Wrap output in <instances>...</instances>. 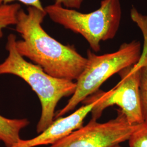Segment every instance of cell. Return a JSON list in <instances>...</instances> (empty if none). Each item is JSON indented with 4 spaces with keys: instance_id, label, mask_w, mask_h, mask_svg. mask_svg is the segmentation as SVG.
<instances>
[{
    "instance_id": "cell-3",
    "label": "cell",
    "mask_w": 147,
    "mask_h": 147,
    "mask_svg": "<svg viewBox=\"0 0 147 147\" xmlns=\"http://www.w3.org/2000/svg\"><path fill=\"white\" fill-rule=\"evenodd\" d=\"M44 9L54 22L84 37L95 52L100 51L101 42L116 36L121 18L120 0H102L98 9L88 13L56 3Z\"/></svg>"
},
{
    "instance_id": "cell-15",
    "label": "cell",
    "mask_w": 147,
    "mask_h": 147,
    "mask_svg": "<svg viewBox=\"0 0 147 147\" xmlns=\"http://www.w3.org/2000/svg\"><path fill=\"white\" fill-rule=\"evenodd\" d=\"M121 147L119 146V145H117V146H115V147Z\"/></svg>"
},
{
    "instance_id": "cell-14",
    "label": "cell",
    "mask_w": 147,
    "mask_h": 147,
    "mask_svg": "<svg viewBox=\"0 0 147 147\" xmlns=\"http://www.w3.org/2000/svg\"><path fill=\"white\" fill-rule=\"evenodd\" d=\"M84 0H55V3L62 5L64 7L73 9H79Z\"/></svg>"
},
{
    "instance_id": "cell-4",
    "label": "cell",
    "mask_w": 147,
    "mask_h": 147,
    "mask_svg": "<svg viewBox=\"0 0 147 147\" xmlns=\"http://www.w3.org/2000/svg\"><path fill=\"white\" fill-rule=\"evenodd\" d=\"M141 53V43L136 40L123 43L116 52L102 55H95L88 50L87 63L76 80L75 92L66 105L55 115V117H61L73 110L80 102L98 91L111 76L136 64Z\"/></svg>"
},
{
    "instance_id": "cell-8",
    "label": "cell",
    "mask_w": 147,
    "mask_h": 147,
    "mask_svg": "<svg viewBox=\"0 0 147 147\" xmlns=\"http://www.w3.org/2000/svg\"><path fill=\"white\" fill-rule=\"evenodd\" d=\"M30 121L26 118L10 119L0 115V140L5 147L16 145L22 139L20 136L21 130L28 126Z\"/></svg>"
},
{
    "instance_id": "cell-2",
    "label": "cell",
    "mask_w": 147,
    "mask_h": 147,
    "mask_svg": "<svg viewBox=\"0 0 147 147\" xmlns=\"http://www.w3.org/2000/svg\"><path fill=\"white\" fill-rule=\"evenodd\" d=\"M16 40L14 34L7 37L5 49L8 56L0 63V75L11 74L20 78L37 94L42 105L41 116L37 125L39 134L53 123L58 102L64 97L72 96L76 84L73 81L53 77L40 67L28 62L18 51Z\"/></svg>"
},
{
    "instance_id": "cell-16",
    "label": "cell",
    "mask_w": 147,
    "mask_h": 147,
    "mask_svg": "<svg viewBox=\"0 0 147 147\" xmlns=\"http://www.w3.org/2000/svg\"><path fill=\"white\" fill-rule=\"evenodd\" d=\"M0 141H1V140H0Z\"/></svg>"
},
{
    "instance_id": "cell-13",
    "label": "cell",
    "mask_w": 147,
    "mask_h": 147,
    "mask_svg": "<svg viewBox=\"0 0 147 147\" xmlns=\"http://www.w3.org/2000/svg\"><path fill=\"white\" fill-rule=\"evenodd\" d=\"M15 1H18L28 7H35L40 10H44V7H42L40 0H0V5L12 3Z\"/></svg>"
},
{
    "instance_id": "cell-11",
    "label": "cell",
    "mask_w": 147,
    "mask_h": 147,
    "mask_svg": "<svg viewBox=\"0 0 147 147\" xmlns=\"http://www.w3.org/2000/svg\"><path fill=\"white\" fill-rule=\"evenodd\" d=\"M140 98L143 119L144 123L147 124V64L141 69Z\"/></svg>"
},
{
    "instance_id": "cell-10",
    "label": "cell",
    "mask_w": 147,
    "mask_h": 147,
    "mask_svg": "<svg viewBox=\"0 0 147 147\" xmlns=\"http://www.w3.org/2000/svg\"><path fill=\"white\" fill-rule=\"evenodd\" d=\"M131 18L141 30L144 37L143 51L139 61L136 64L137 67L141 68L147 64V16H143L136 8H132L131 9Z\"/></svg>"
},
{
    "instance_id": "cell-6",
    "label": "cell",
    "mask_w": 147,
    "mask_h": 147,
    "mask_svg": "<svg viewBox=\"0 0 147 147\" xmlns=\"http://www.w3.org/2000/svg\"><path fill=\"white\" fill-rule=\"evenodd\" d=\"M142 124H130L119 110L115 119L104 123L91 119L86 125L48 147H115L129 140Z\"/></svg>"
},
{
    "instance_id": "cell-7",
    "label": "cell",
    "mask_w": 147,
    "mask_h": 147,
    "mask_svg": "<svg viewBox=\"0 0 147 147\" xmlns=\"http://www.w3.org/2000/svg\"><path fill=\"white\" fill-rule=\"evenodd\" d=\"M97 100L89 96L82 102L84 105L72 114L65 117L57 118L38 136L30 140H21L11 147H36L52 145L81 127L84 118L91 112Z\"/></svg>"
},
{
    "instance_id": "cell-1",
    "label": "cell",
    "mask_w": 147,
    "mask_h": 147,
    "mask_svg": "<svg viewBox=\"0 0 147 147\" xmlns=\"http://www.w3.org/2000/svg\"><path fill=\"white\" fill-rule=\"evenodd\" d=\"M47 16L44 10L28 7L19 12L16 31L22 39L17 40L16 47L24 58L40 67L53 77L77 80L83 71L87 59L73 46L65 45L51 37L42 28Z\"/></svg>"
},
{
    "instance_id": "cell-12",
    "label": "cell",
    "mask_w": 147,
    "mask_h": 147,
    "mask_svg": "<svg viewBox=\"0 0 147 147\" xmlns=\"http://www.w3.org/2000/svg\"><path fill=\"white\" fill-rule=\"evenodd\" d=\"M128 141L130 147H147V124L143 123Z\"/></svg>"
},
{
    "instance_id": "cell-5",
    "label": "cell",
    "mask_w": 147,
    "mask_h": 147,
    "mask_svg": "<svg viewBox=\"0 0 147 147\" xmlns=\"http://www.w3.org/2000/svg\"><path fill=\"white\" fill-rule=\"evenodd\" d=\"M141 68L136 64L128 67L118 74L121 81L109 92L98 90L91 97L97 102L91 111L92 119L97 121L107 107L116 105L132 125L144 123L140 98V83Z\"/></svg>"
},
{
    "instance_id": "cell-9",
    "label": "cell",
    "mask_w": 147,
    "mask_h": 147,
    "mask_svg": "<svg viewBox=\"0 0 147 147\" xmlns=\"http://www.w3.org/2000/svg\"><path fill=\"white\" fill-rule=\"evenodd\" d=\"M21 9V5L16 3L0 5V39L3 36V30L5 28L17 24Z\"/></svg>"
}]
</instances>
